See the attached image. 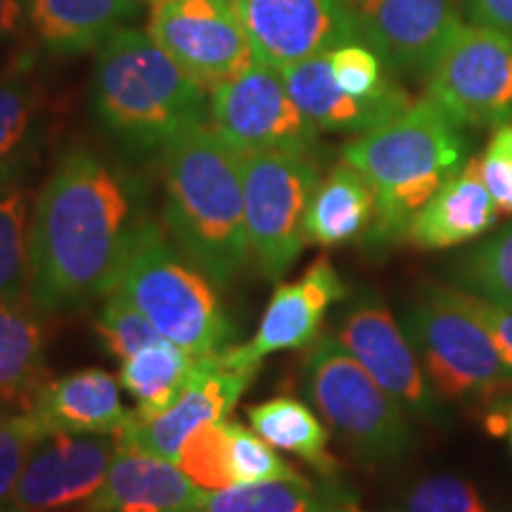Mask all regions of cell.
I'll return each instance as SVG.
<instances>
[{
	"mask_svg": "<svg viewBox=\"0 0 512 512\" xmlns=\"http://www.w3.org/2000/svg\"><path fill=\"white\" fill-rule=\"evenodd\" d=\"M126 178L86 147H72L31 211V299L46 316H72L117 290L138 223Z\"/></svg>",
	"mask_w": 512,
	"mask_h": 512,
	"instance_id": "cell-1",
	"label": "cell"
},
{
	"mask_svg": "<svg viewBox=\"0 0 512 512\" xmlns=\"http://www.w3.org/2000/svg\"><path fill=\"white\" fill-rule=\"evenodd\" d=\"M162 155L166 230L211 283L233 285L252 259L238 152L202 121Z\"/></svg>",
	"mask_w": 512,
	"mask_h": 512,
	"instance_id": "cell-2",
	"label": "cell"
},
{
	"mask_svg": "<svg viewBox=\"0 0 512 512\" xmlns=\"http://www.w3.org/2000/svg\"><path fill=\"white\" fill-rule=\"evenodd\" d=\"M465 152L463 126L430 98L413 102L399 117L344 145V162L375 192L370 245L406 242L415 216L465 164Z\"/></svg>",
	"mask_w": 512,
	"mask_h": 512,
	"instance_id": "cell-3",
	"label": "cell"
},
{
	"mask_svg": "<svg viewBox=\"0 0 512 512\" xmlns=\"http://www.w3.org/2000/svg\"><path fill=\"white\" fill-rule=\"evenodd\" d=\"M204 93L147 31L121 27L98 48L95 114L128 150H164L185 128L202 124L209 110Z\"/></svg>",
	"mask_w": 512,
	"mask_h": 512,
	"instance_id": "cell-4",
	"label": "cell"
},
{
	"mask_svg": "<svg viewBox=\"0 0 512 512\" xmlns=\"http://www.w3.org/2000/svg\"><path fill=\"white\" fill-rule=\"evenodd\" d=\"M145 313L159 335L190 356L233 347V320L219 302L216 285L176 245L157 221L138 223L117 285Z\"/></svg>",
	"mask_w": 512,
	"mask_h": 512,
	"instance_id": "cell-5",
	"label": "cell"
},
{
	"mask_svg": "<svg viewBox=\"0 0 512 512\" xmlns=\"http://www.w3.org/2000/svg\"><path fill=\"white\" fill-rule=\"evenodd\" d=\"M304 375L313 408L363 463H394L411 451L415 444L411 415L332 332L311 344Z\"/></svg>",
	"mask_w": 512,
	"mask_h": 512,
	"instance_id": "cell-6",
	"label": "cell"
},
{
	"mask_svg": "<svg viewBox=\"0 0 512 512\" xmlns=\"http://www.w3.org/2000/svg\"><path fill=\"white\" fill-rule=\"evenodd\" d=\"M403 332L439 399L489 413L510 399L512 373L494 339L453 302L448 287H427L403 313Z\"/></svg>",
	"mask_w": 512,
	"mask_h": 512,
	"instance_id": "cell-7",
	"label": "cell"
},
{
	"mask_svg": "<svg viewBox=\"0 0 512 512\" xmlns=\"http://www.w3.org/2000/svg\"><path fill=\"white\" fill-rule=\"evenodd\" d=\"M245 192V223L261 275L280 280L304 247V216L316 190L318 166L309 152H238Z\"/></svg>",
	"mask_w": 512,
	"mask_h": 512,
	"instance_id": "cell-8",
	"label": "cell"
},
{
	"mask_svg": "<svg viewBox=\"0 0 512 512\" xmlns=\"http://www.w3.org/2000/svg\"><path fill=\"white\" fill-rule=\"evenodd\" d=\"M427 98L460 126L512 121V36L463 24L427 72Z\"/></svg>",
	"mask_w": 512,
	"mask_h": 512,
	"instance_id": "cell-9",
	"label": "cell"
},
{
	"mask_svg": "<svg viewBox=\"0 0 512 512\" xmlns=\"http://www.w3.org/2000/svg\"><path fill=\"white\" fill-rule=\"evenodd\" d=\"M209 126L235 152H309L318 128L287 91L283 74L254 60L209 91Z\"/></svg>",
	"mask_w": 512,
	"mask_h": 512,
	"instance_id": "cell-10",
	"label": "cell"
},
{
	"mask_svg": "<svg viewBox=\"0 0 512 512\" xmlns=\"http://www.w3.org/2000/svg\"><path fill=\"white\" fill-rule=\"evenodd\" d=\"M147 34L204 91L254 62L252 43L233 0H152Z\"/></svg>",
	"mask_w": 512,
	"mask_h": 512,
	"instance_id": "cell-11",
	"label": "cell"
},
{
	"mask_svg": "<svg viewBox=\"0 0 512 512\" xmlns=\"http://www.w3.org/2000/svg\"><path fill=\"white\" fill-rule=\"evenodd\" d=\"M332 335L408 415L427 422L441 418L439 396L420 366L411 339L377 294L356 299L337 320Z\"/></svg>",
	"mask_w": 512,
	"mask_h": 512,
	"instance_id": "cell-12",
	"label": "cell"
},
{
	"mask_svg": "<svg viewBox=\"0 0 512 512\" xmlns=\"http://www.w3.org/2000/svg\"><path fill=\"white\" fill-rule=\"evenodd\" d=\"M117 456V439L105 434L53 432L31 448L12 508L24 512H76L98 496Z\"/></svg>",
	"mask_w": 512,
	"mask_h": 512,
	"instance_id": "cell-13",
	"label": "cell"
},
{
	"mask_svg": "<svg viewBox=\"0 0 512 512\" xmlns=\"http://www.w3.org/2000/svg\"><path fill=\"white\" fill-rule=\"evenodd\" d=\"M254 60L280 69L361 41L351 0H233Z\"/></svg>",
	"mask_w": 512,
	"mask_h": 512,
	"instance_id": "cell-14",
	"label": "cell"
},
{
	"mask_svg": "<svg viewBox=\"0 0 512 512\" xmlns=\"http://www.w3.org/2000/svg\"><path fill=\"white\" fill-rule=\"evenodd\" d=\"M256 373L238 370L223 361V354L197 356L190 380L178 399L155 418H136L131 411L117 446L136 448L176 463L185 439L207 422L228 418L242 394L254 382Z\"/></svg>",
	"mask_w": 512,
	"mask_h": 512,
	"instance_id": "cell-15",
	"label": "cell"
},
{
	"mask_svg": "<svg viewBox=\"0 0 512 512\" xmlns=\"http://www.w3.org/2000/svg\"><path fill=\"white\" fill-rule=\"evenodd\" d=\"M349 287L332 266L328 256H320L294 283H280L268 302L259 330L240 347L223 349V361L238 370L259 373L264 358L280 351L311 347L323 335L325 313L332 304L347 299Z\"/></svg>",
	"mask_w": 512,
	"mask_h": 512,
	"instance_id": "cell-16",
	"label": "cell"
},
{
	"mask_svg": "<svg viewBox=\"0 0 512 512\" xmlns=\"http://www.w3.org/2000/svg\"><path fill=\"white\" fill-rule=\"evenodd\" d=\"M361 41L389 67L430 72L463 27L460 0H351Z\"/></svg>",
	"mask_w": 512,
	"mask_h": 512,
	"instance_id": "cell-17",
	"label": "cell"
},
{
	"mask_svg": "<svg viewBox=\"0 0 512 512\" xmlns=\"http://www.w3.org/2000/svg\"><path fill=\"white\" fill-rule=\"evenodd\" d=\"M46 93L29 50L0 69V185L29 178L46 140Z\"/></svg>",
	"mask_w": 512,
	"mask_h": 512,
	"instance_id": "cell-18",
	"label": "cell"
},
{
	"mask_svg": "<svg viewBox=\"0 0 512 512\" xmlns=\"http://www.w3.org/2000/svg\"><path fill=\"white\" fill-rule=\"evenodd\" d=\"M287 91L318 131L368 133L413 105L408 93L382 100H358L344 93L332 76L328 53L280 69Z\"/></svg>",
	"mask_w": 512,
	"mask_h": 512,
	"instance_id": "cell-19",
	"label": "cell"
},
{
	"mask_svg": "<svg viewBox=\"0 0 512 512\" xmlns=\"http://www.w3.org/2000/svg\"><path fill=\"white\" fill-rule=\"evenodd\" d=\"M43 432L105 434L117 437L131 411L121 403L119 377L102 368H86L53 377L29 411Z\"/></svg>",
	"mask_w": 512,
	"mask_h": 512,
	"instance_id": "cell-20",
	"label": "cell"
},
{
	"mask_svg": "<svg viewBox=\"0 0 512 512\" xmlns=\"http://www.w3.org/2000/svg\"><path fill=\"white\" fill-rule=\"evenodd\" d=\"M494 197L486 188L479 157L465 159L415 216L408 240L420 249H451L484 238L498 223Z\"/></svg>",
	"mask_w": 512,
	"mask_h": 512,
	"instance_id": "cell-21",
	"label": "cell"
},
{
	"mask_svg": "<svg viewBox=\"0 0 512 512\" xmlns=\"http://www.w3.org/2000/svg\"><path fill=\"white\" fill-rule=\"evenodd\" d=\"M185 472L171 460L136 448L117 446L105 484L83 512L114 508H155L164 512H195L204 496Z\"/></svg>",
	"mask_w": 512,
	"mask_h": 512,
	"instance_id": "cell-22",
	"label": "cell"
},
{
	"mask_svg": "<svg viewBox=\"0 0 512 512\" xmlns=\"http://www.w3.org/2000/svg\"><path fill=\"white\" fill-rule=\"evenodd\" d=\"M34 299L0 302V415L29 413L53 380L46 366V323Z\"/></svg>",
	"mask_w": 512,
	"mask_h": 512,
	"instance_id": "cell-23",
	"label": "cell"
},
{
	"mask_svg": "<svg viewBox=\"0 0 512 512\" xmlns=\"http://www.w3.org/2000/svg\"><path fill=\"white\" fill-rule=\"evenodd\" d=\"M29 27L50 53L100 48L140 12V0H24Z\"/></svg>",
	"mask_w": 512,
	"mask_h": 512,
	"instance_id": "cell-24",
	"label": "cell"
},
{
	"mask_svg": "<svg viewBox=\"0 0 512 512\" xmlns=\"http://www.w3.org/2000/svg\"><path fill=\"white\" fill-rule=\"evenodd\" d=\"M375 192L351 164H339L313 190L304 216L309 245L339 247L370 233L375 221Z\"/></svg>",
	"mask_w": 512,
	"mask_h": 512,
	"instance_id": "cell-25",
	"label": "cell"
},
{
	"mask_svg": "<svg viewBox=\"0 0 512 512\" xmlns=\"http://www.w3.org/2000/svg\"><path fill=\"white\" fill-rule=\"evenodd\" d=\"M247 420L249 427L266 444L302 458L323 477H332L337 472V460L328 448V427L304 401L292 399V396H275V399L249 406Z\"/></svg>",
	"mask_w": 512,
	"mask_h": 512,
	"instance_id": "cell-26",
	"label": "cell"
},
{
	"mask_svg": "<svg viewBox=\"0 0 512 512\" xmlns=\"http://www.w3.org/2000/svg\"><path fill=\"white\" fill-rule=\"evenodd\" d=\"M195 356L169 342L147 344L126 361H121L119 384L136 401V418H155L178 399L190 380Z\"/></svg>",
	"mask_w": 512,
	"mask_h": 512,
	"instance_id": "cell-27",
	"label": "cell"
},
{
	"mask_svg": "<svg viewBox=\"0 0 512 512\" xmlns=\"http://www.w3.org/2000/svg\"><path fill=\"white\" fill-rule=\"evenodd\" d=\"M330 501L306 479H266V482L235 484L204 491L195 512H328Z\"/></svg>",
	"mask_w": 512,
	"mask_h": 512,
	"instance_id": "cell-28",
	"label": "cell"
},
{
	"mask_svg": "<svg viewBox=\"0 0 512 512\" xmlns=\"http://www.w3.org/2000/svg\"><path fill=\"white\" fill-rule=\"evenodd\" d=\"M31 211L27 185H0V302L31 294Z\"/></svg>",
	"mask_w": 512,
	"mask_h": 512,
	"instance_id": "cell-29",
	"label": "cell"
},
{
	"mask_svg": "<svg viewBox=\"0 0 512 512\" xmlns=\"http://www.w3.org/2000/svg\"><path fill=\"white\" fill-rule=\"evenodd\" d=\"M453 275L460 290L512 309V223L460 256Z\"/></svg>",
	"mask_w": 512,
	"mask_h": 512,
	"instance_id": "cell-30",
	"label": "cell"
},
{
	"mask_svg": "<svg viewBox=\"0 0 512 512\" xmlns=\"http://www.w3.org/2000/svg\"><path fill=\"white\" fill-rule=\"evenodd\" d=\"M228 439L230 418L207 422L185 439L176 465L202 489H226L230 486Z\"/></svg>",
	"mask_w": 512,
	"mask_h": 512,
	"instance_id": "cell-31",
	"label": "cell"
},
{
	"mask_svg": "<svg viewBox=\"0 0 512 512\" xmlns=\"http://www.w3.org/2000/svg\"><path fill=\"white\" fill-rule=\"evenodd\" d=\"M95 330L119 361H126L136 351L145 349L147 344L164 339L155 325L145 318V313L121 290H114L105 297L98 320H95Z\"/></svg>",
	"mask_w": 512,
	"mask_h": 512,
	"instance_id": "cell-32",
	"label": "cell"
},
{
	"mask_svg": "<svg viewBox=\"0 0 512 512\" xmlns=\"http://www.w3.org/2000/svg\"><path fill=\"white\" fill-rule=\"evenodd\" d=\"M328 60L337 86L358 100H382L403 93L399 83L384 76L382 57L358 41L330 50Z\"/></svg>",
	"mask_w": 512,
	"mask_h": 512,
	"instance_id": "cell-33",
	"label": "cell"
},
{
	"mask_svg": "<svg viewBox=\"0 0 512 512\" xmlns=\"http://www.w3.org/2000/svg\"><path fill=\"white\" fill-rule=\"evenodd\" d=\"M228 475L230 486L266 482V479H283L299 475L294 467L275 453L271 444L256 434L252 427L230 420L228 439Z\"/></svg>",
	"mask_w": 512,
	"mask_h": 512,
	"instance_id": "cell-34",
	"label": "cell"
},
{
	"mask_svg": "<svg viewBox=\"0 0 512 512\" xmlns=\"http://www.w3.org/2000/svg\"><path fill=\"white\" fill-rule=\"evenodd\" d=\"M41 437L46 432L31 413L0 415V508L12 503L24 463Z\"/></svg>",
	"mask_w": 512,
	"mask_h": 512,
	"instance_id": "cell-35",
	"label": "cell"
},
{
	"mask_svg": "<svg viewBox=\"0 0 512 512\" xmlns=\"http://www.w3.org/2000/svg\"><path fill=\"white\" fill-rule=\"evenodd\" d=\"M406 512H489L479 491L460 477L439 475L420 482L406 498Z\"/></svg>",
	"mask_w": 512,
	"mask_h": 512,
	"instance_id": "cell-36",
	"label": "cell"
},
{
	"mask_svg": "<svg viewBox=\"0 0 512 512\" xmlns=\"http://www.w3.org/2000/svg\"><path fill=\"white\" fill-rule=\"evenodd\" d=\"M479 169L498 211L512 216V121L496 128L479 157Z\"/></svg>",
	"mask_w": 512,
	"mask_h": 512,
	"instance_id": "cell-37",
	"label": "cell"
},
{
	"mask_svg": "<svg viewBox=\"0 0 512 512\" xmlns=\"http://www.w3.org/2000/svg\"><path fill=\"white\" fill-rule=\"evenodd\" d=\"M448 294L465 313H470L482 328L494 339L498 354L512 373V309H503L494 302L477 297V294L460 290V287H448Z\"/></svg>",
	"mask_w": 512,
	"mask_h": 512,
	"instance_id": "cell-38",
	"label": "cell"
},
{
	"mask_svg": "<svg viewBox=\"0 0 512 512\" xmlns=\"http://www.w3.org/2000/svg\"><path fill=\"white\" fill-rule=\"evenodd\" d=\"M24 24H29L24 0H0V69L15 57V48L22 38Z\"/></svg>",
	"mask_w": 512,
	"mask_h": 512,
	"instance_id": "cell-39",
	"label": "cell"
},
{
	"mask_svg": "<svg viewBox=\"0 0 512 512\" xmlns=\"http://www.w3.org/2000/svg\"><path fill=\"white\" fill-rule=\"evenodd\" d=\"M460 3L472 24L512 36V0H460Z\"/></svg>",
	"mask_w": 512,
	"mask_h": 512,
	"instance_id": "cell-40",
	"label": "cell"
},
{
	"mask_svg": "<svg viewBox=\"0 0 512 512\" xmlns=\"http://www.w3.org/2000/svg\"><path fill=\"white\" fill-rule=\"evenodd\" d=\"M0 512H24V510H17L12 508V505H8V508H0ZM76 512H83V510H76Z\"/></svg>",
	"mask_w": 512,
	"mask_h": 512,
	"instance_id": "cell-41",
	"label": "cell"
},
{
	"mask_svg": "<svg viewBox=\"0 0 512 512\" xmlns=\"http://www.w3.org/2000/svg\"><path fill=\"white\" fill-rule=\"evenodd\" d=\"M510 441H512V411H510Z\"/></svg>",
	"mask_w": 512,
	"mask_h": 512,
	"instance_id": "cell-42",
	"label": "cell"
},
{
	"mask_svg": "<svg viewBox=\"0 0 512 512\" xmlns=\"http://www.w3.org/2000/svg\"><path fill=\"white\" fill-rule=\"evenodd\" d=\"M328 512H356V510H328Z\"/></svg>",
	"mask_w": 512,
	"mask_h": 512,
	"instance_id": "cell-43",
	"label": "cell"
},
{
	"mask_svg": "<svg viewBox=\"0 0 512 512\" xmlns=\"http://www.w3.org/2000/svg\"><path fill=\"white\" fill-rule=\"evenodd\" d=\"M150 3H152V0H150Z\"/></svg>",
	"mask_w": 512,
	"mask_h": 512,
	"instance_id": "cell-44",
	"label": "cell"
}]
</instances>
